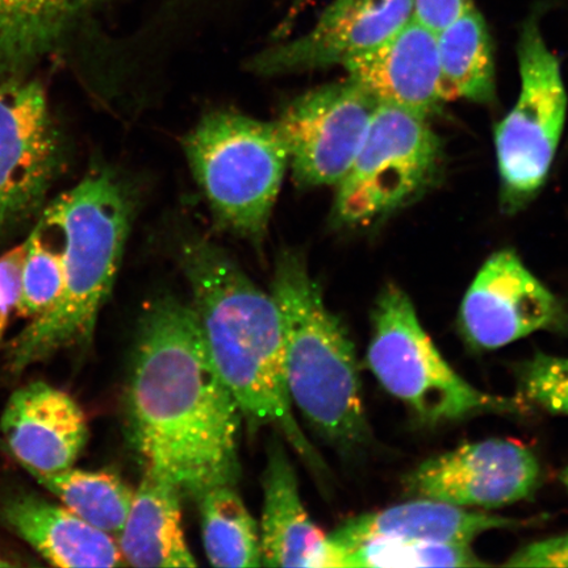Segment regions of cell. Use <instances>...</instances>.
Returning <instances> with one entry per match:
<instances>
[{
	"instance_id": "25",
	"label": "cell",
	"mask_w": 568,
	"mask_h": 568,
	"mask_svg": "<svg viewBox=\"0 0 568 568\" xmlns=\"http://www.w3.org/2000/svg\"><path fill=\"white\" fill-rule=\"evenodd\" d=\"M470 545L373 541L345 554L343 567H485Z\"/></svg>"
},
{
	"instance_id": "31",
	"label": "cell",
	"mask_w": 568,
	"mask_h": 568,
	"mask_svg": "<svg viewBox=\"0 0 568 568\" xmlns=\"http://www.w3.org/2000/svg\"><path fill=\"white\" fill-rule=\"evenodd\" d=\"M560 481L564 483V486L568 489V466L565 468L562 473L559 475Z\"/></svg>"
},
{
	"instance_id": "20",
	"label": "cell",
	"mask_w": 568,
	"mask_h": 568,
	"mask_svg": "<svg viewBox=\"0 0 568 568\" xmlns=\"http://www.w3.org/2000/svg\"><path fill=\"white\" fill-rule=\"evenodd\" d=\"M183 495L166 474L145 467L130 515L118 537L128 566L196 567L184 539L181 515Z\"/></svg>"
},
{
	"instance_id": "22",
	"label": "cell",
	"mask_w": 568,
	"mask_h": 568,
	"mask_svg": "<svg viewBox=\"0 0 568 568\" xmlns=\"http://www.w3.org/2000/svg\"><path fill=\"white\" fill-rule=\"evenodd\" d=\"M63 507L92 527L119 537L132 507L134 491L120 475L70 467L54 474H31Z\"/></svg>"
},
{
	"instance_id": "4",
	"label": "cell",
	"mask_w": 568,
	"mask_h": 568,
	"mask_svg": "<svg viewBox=\"0 0 568 568\" xmlns=\"http://www.w3.org/2000/svg\"><path fill=\"white\" fill-rule=\"evenodd\" d=\"M272 295L282 315L291 403L325 442L357 449L371 430L353 341L296 248L276 257Z\"/></svg>"
},
{
	"instance_id": "10",
	"label": "cell",
	"mask_w": 568,
	"mask_h": 568,
	"mask_svg": "<svg viewBox=\"0 0 568 568\" xmlns=\"http://www.w3.org/2000/svg\"><path fill=\"white\" fill-rule=\"evenodd\" d=\"M378 105L349 77L287 104L275 124L295 182L304 189L336 187L349 172Z\"/></svg>"
},
{
	"instance_id": "28",
	"label": "cell",
	"mask_w": 568,
	"mask_h": 568,
	"mask_svg": "<svg viewBox=\"0 0 568 568\" xmlns=\"http://www.w3.org/2000/svg\"><path fill=\"white\" fill-rule=\"evenodd\" d=\"M474 7V0H412V20L437 34Z\"/></svg>"
},
{
	"instance_id": "14",
	"label": "cell",
	"mask_w": 568,
	"mask_h": 568,
	"mask_svg": "<svg viewBox=\"0 0 568 568\" xmlns=\"http://www.w3.org/2000/svg\"><path fill=\"white\" fill-rule=\"evenodd\" d=\"M0 429L13 457L30 474L73 467L90 436L80 404L45 382L30 383L11 395Z\"/></svg>"
},
{
	"instance_id": "7",
	"label": "cell",
	"mask_w": 568,
	"mask_h": 568,
	"mask_svg": "<svg viewBox=\"0 0 568 568\" xmlns=\"http://www.w3.org/2000/svg\"><path fill=\"white\" fill-rule=\"evenodd\" d=\"M444 148L429 118L379 104L349 172L336 186L333 223L367 229L408 207L433 187Z\"/></svg>"
},
{
	"instance_id": "9",
	"label": "cell",
	"mask_w": 568,
	"mask_h": 568,
	"mask_svg": "<svg viewBox=\"0 0 568 568\" xmlns=\"http://www.w3.org/2000/svg\"><path fill=\"white\" fill-rule=\"evenodd\" d=\"M67 159L65 139L38 78L0 82V248L38 222Z\"/></svg>"
},
{
	"instance_id": "32",
	"label": "cell",
	"mask_w": 568,
	"mask_h": 568,
	"mask_svg": "<svg viewBox=\"0 0 568 568\" xmlns=\"http://www.w3.org/2000/svg\"><path fill=\"white\" fill-rule=\"evenodd\" d=\"M10 566V562H6V560L2 559V557H0V567H9Z\"/></svg>"
},
{
	"instance_id": "2",
	"label": "cell",
	"mask_w": 568,
	"mask_h": 568,
	"mask_svg": "<svg viewBox=\"0 0 568 568\" xmlns=\"http://www.w3.org/2000/svg\"><path fill=\"white\" fill-rule=\"evenodd\" d=\"M205 345L252 433L272 426L315 471L325 468L294 416L287 387L282 315L272 293L197 232L178 243Z\"/></svg>"
},
{
	"instance_id": "21",
	"label": "cell",
	"mask_w": 568,
	"mask_h": 568,
	"mask_svg": "<svg viewBox=\"0 0 568 568\" xmlns=\"http://www.w3.org/2000/svg\"><path fill=\"white\" fill-rule=\"evenodd\" d=\"M447 102L453 99L491 104L496 97V65L491 34L474 7L437 33Z\"/></svg>"
},
{
	"instance_id": "24",
	"label": "cell",
	"mask_w": 568,
	"mask_h": 568,
	"mask_svg": "<svg viewBox=\"0 0 568 568\" xmlns=\"http://www.w3.org/2000/svg\"><path fill=\"white\" fill-rule=\"evenodd\" d=\"M18 316L36 318L48 314L59 303L65 284L62 243L54 225L40 216L23 240Z\"/></svg>"
},
{
	"instance_id": "23",
	"label": "cell",
	"mask_w": 568,
	"mask_h": 568,
	"mask_svg": "<svg viewBox=\"0 0 568 568\" xmlns=\"http://www.w3.org/2000/svg\"><path fill=\"white\" fill-rule=\"evenodd\" d=\"M205 556L215 567H261V535L236 488L216 486L197 499Z\"/></svg>"
},
{
	"instance_id": "18",
	"label": "cell",
	"mask_w": 568,
	"mask_h": 568,
	"mask_svg": "<svg viewBox=\"0 0 568 568\" xmlns=\"http://www.w3.org/2000/svg\"><path fill=\"white\" fill-rule=\"evenodd\" d=\"M106 0H0V82L67 53Z\"/></svg>"
},
{
	"instance_id": "26",
	"label": "cell",
	"mask_w": 568,
	"mask_h": 568,
	"mask_svg": "<svg viewBox=\"0 0 568 568\" xmlns=\"http://www.w3.org/2000/svg\"><path fill=\"white\" fill-rule=\"evenodd\" d=\"M518 388L525 400L557 415H568V358L541 352L517 368Z\"/></svg>"
},
{
	"instance_id": "19",
	"label": "cell",
	"mask_w": 568,
	"mask_h": 568,
	"mask_svg": "<svg viewBox=\"0 0 568 568\" xmlns=\"http://www.w3.org/2000/svg\"><path fill=\"white\" fill-rule=\"evenodd\" d=\"M0 518L52 566L126 565L116 537L39 495L21 493L7 497L0 506Z\"/></svg>"
},
{
	"instance_id": "1",
	"label": "cell",
	"mask_w": 568,
	"mask_h": 568,
	"mask_svg": "<svg viewBox=\"0 0 568 568\" xmlns=\"http://www.w3.org/2000/svg\"><path fill=\"white\" fill-rule=\"evenodd\" d=\"M128 436L145 467L197 500L236 486L243 415L220 376L191 304L158 297L142 314L125 396Z\"/></svg>"
},
{
	"instance_id": "29",
	"label": "cell",
	"mask_w": 568,
	"mask_h": 568,
	"mask_svg": "<svg viewBox=\"0 0 568 568\" xmlns=\"http://www.w3.org/2000/svg\"><path fill=\"white\" fill-rule=\"evenodd\" d=\"M508 567H568V532L524 546L510 557Z\"/></svg>"
},
{
	"instance_id": "15",
	"label": "cell",
	"mask_w": 568,
	"mask_h": 568,
	"mask_svg": "<svg viewBox=\"0 0 568 568\" xmlns=\"http://www.w3.org/2000/svg\"><path fill=\"white\" fill-rule=\"evenodd\" d=\"M344 68L379 104L430 118L447 102L437 34L415 20Z\"/></svg>"
},
{
	"instance_id": "5",
	"label": "cell",
	"mask_w": 568,
	"mask_h": 568,
	"mask_svg": "<svg viewBox=\"0 0 568 568\" xmlns=\"http://www.w3.org/2000/svg\"><path fill=\"white\" fill-rule=\"evenodd\" d=\"M183 151L216 223L260 247L290 169L275 122L211 112L184 138Z\"/></svg>"
},
{
	"instance_id": "8",
	"label": "cell",
	"mask_w": 568,
	"mask_h": 568,
	"mask_svg": "<svg viewBox=\"0 0 568 568\" xmlns=\"http://www.w3.org/2000/svg\"><path fill=\"white\" fill-rule=\"evenodd\" d=\"M520 92L496 125L495 149L504 212L516 213L541 191L565 131L568 97L562 68L537 17L525 21L517 44Z\"/></svg>"
},
{
	"instance_id": "13",
	"label": "cell",
	"mask_w": 568,
	"mask_h": 568,
	"mask_svg": "<svg viewBox=\"0 0 568 568\" xmlns=\"http://www.w3.org/2000/svg\"><path fill=\"white\" fill-rule=\"evenodd\" d=\"M412 20V0H333L314 27L278 42L247 62L254 74L303 73L346 62L371 52Z\"/></svg>"
},
{
	"instance_id": "27",
	"label": "cell",
	"mask_w": 568,
	"mask_h": 568,
	"mask_svg": "<svg viewBox=\"0 0 568 568\" xmlns=\"http://www.w3.org/2000/svg\"><path fill=\"white\" fill-rule=\"evenodd\" d=\"M23 260V241L0 254V338L3 337L12 312L17 310Z\"/></svg>"
},
{
	"instance_id": "30",
	"label": "cell",
	"mask_w": 568,
	"mask_h": 568,
	"mask_svg": "<svg viewBox=\"0 0 568 568\" xmlns=\"http://www.w3.org/2000/svg\"><path fill=\"white\" fill-rule=\"evenodd\" d=\"M305 2H307V0H294L293 11L290 12V17L294 18L295 11L300 10Z\"/></svg>"
},
{
	"instance_id": "3",
	"label": "cell",
	"mask_w": 568,
	"mask_h": 568,
	"mask_svg": "<svg viewBox=\"0 0 568 568\" xmlns=\"http://www.w3.org/2000/svg\"><path fill=\"white\" fill-rule=\"evenodd\" d=\"M132 213L126 184L106 168L91 169L48 203L42 216L60 234L65 284L55 307L13 338L7 353L11 373L91 343L122 264Z\"/></svg>"
},
{
	"instance_id": "16",
	"label": "cell",
	"mask_w": 568,
	"mask_h": 568,
	"mask_svg": "<svg viewBox=\"0 0 568 568\" xmlns=\"http://www.w3.org/2000/svg\"><path fill=\"white\" fill-rule=\"evenodd\" d=\"M262 486V566L341 567L343 554L305 510L295 468L278 437L268 445Z\"/></svg>"
},
{
	"instance_id": "6",
	"label": "cell",
	"mask_w": 568,
	"mask_h": 568,
	"mask_svg": "<svg viewBox=\"0 0 568 568\" xmlns=\"http://www.w3.org/2000/svg\"><path fill=\"white\" fill-rule=\"evenodd\" d=\"M367 364L383 388L425 424L523 410L518 402L481 393L462 378L418 322L406 291L394 283L375 303Z\"/></svg>"
},
{
	"instance_id": "17",
	"label": "cell",
	"mask_w": 568,
	"mask_h": 568,
	"mask_svg": "<svg viewBox=\"0 0 568 568\" xmlns=\"http://www.w3.org/2000/svg\"><path fill=\"white\" fill-rule=\"evenodd\" d=\"M525 524L528 523L471 513L443 501L417 499L351 518L328 537L344 560L347 551L383 539L470 545L481 532L520 528Z\"/></svg>"
},
{
	"instance_id": "12",
	"label": "cell",
	"mask_w": 568,
	"mask_h": 568,
	"mask_svg": "<svg viewBox=\"0 0 568 568\" xmlns=\"http://www.w3.org/2000/svg\"><path fill=\"white\" fill-rule=\"evenodd\" d=\"M471 345L493 351L537 331L562 329L568 314L514 251L496 252L481 266L460 307Z\"/></svg>"
},
{
	"instance_id": "11",
	"label": "cell",
	"mask_w": 568,
	"mask_h": 568,
	"mask_svg": "<svg viewBox=\"0 0 568 568\" xmlns=\"http://www.w3.org/2000/svg\"><path fill=\"white\" fill-rule=\"evenodd\" d=\"M539 480L541 466L528 446L487 439L424 460L403 485L417 499L496 508L528 499Z\"/></svg>"
}]
</instances>
